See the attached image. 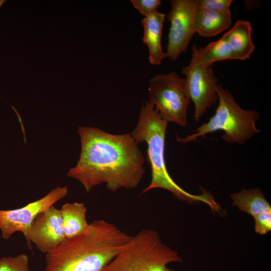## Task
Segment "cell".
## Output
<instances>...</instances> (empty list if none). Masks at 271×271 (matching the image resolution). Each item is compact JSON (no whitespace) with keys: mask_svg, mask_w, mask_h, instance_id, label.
Returning a JSON list of instances; mask_svg holds the SVG:
<instances>
[{"mask_svg":"<svg viewBox=\"0 0 271 271\" xmlns=\"http://www.w3.org/2000/svg\"><path fill=\"white\" fill-rule=\"evenodd\" d=\"M232 0H198L197 10H209L217 11H230Z\"/></svg>","mask_w":271,"mask_h":271,"instance_id":"ac0fdd59","label":"cell"},{"mask_svg":"<svg viewBox=\"0 0 271 271\" xmlns=\"http://www.w3.org/2000/svg\"><path fill=\"white\" fill-rule=\"evenodd\" d=\"M81 150L68 177L78 181L86 192L105 184L115 192L137 187L144 174L145 158L130 133L114 134L96 127L80 126Z\"/></svg>","mask_w":271,"mask_h":271,"instance_id":"6da1fadb","label":"cell"},{"mask_svg":"<svg viewBox=\"0 0 271 271\" xmlns=\"http://www.w3.org/2000/svg\"><path fill=\"white\" fill-rule=\"evenodd\" d=\"M131 237L113 223L94 220L81 234L46 254L44 271H102Z\"/></svg>","mask_w":271,"mask_h":271,"instance_id":"7a4b0ae2","label":"cell"},{"mask_svg":"<svg viewBox=\"0 0 271 271\" xmlns=\"http://www.w3.org/2000/svg\"><path fill=\"white\" fill-rule=\"evenodd\" d=\"M65 239L74 238L84 232L88 226L87 208L83 203L64 204L60 209Z\"/></svg>","mask_w":271,"mask_h":271,"instance_id":"5bb4252c","label":"cell"},{"mask_svg":"<svg viewBox=\"0 0 271 271\" xmlns=\"http://www.w3.org/2000/svg\"><path fill=\"white\" fill-rule=\"evenodd\" d=\"M252 27L249 22L238 20L223 37L228 43L235 59H248L255 49L251 40Z\"/></svg>","mask_w":271,"mask_h":271,"instance_id":"7c38bea8","label":"cell"},{"mask_svg":"<svg viewBox=\"0 0 271 271\" xmlns=\"http://www.w3.org/2000/svg\"><path fill=\"white\" fill-rule=\"evenodd\" d=\"M0 271H31L28 256L26 253H21L15 256L2 257Z\"/></svg>","mask_w":271,"mask_h":271,"instance_id":"e0dca14e","label":"cell"},{"mask_svg":"<svg viewBox=\"0 0 271 271\" xmlns=\"http://www.w3.org/2000/svg\"><path fill=\"white\" fill-rule=\"evenodd\" d=\"M182 261L176 251L163 242L156 230L146 228L132 236L102 271H175L167 265Z\"/></svg>","mask_w":271,"mask_h":271,"instance_id":"5b68a950","label":"cell"},{"mask_svg":"<svg viewBox=\"0 0 271 271\" xmlns=\"http://www.w3.org/2000/svg\"><path fill=\"white\" fill-rule=\"evenodd\" d=\"M184 78L172 71L158 74L150 80L148 95L162 117L167 122L184 127L190 99L185 89Z\"/></svg>","mask_w":271,"mask_h":271,"instance_id":"8992f818","label":"cell"},{"mask_svg":"<svg viewBox=\"0 0 271 271\" xmlns=\"http://www.w3.org/2000/svg\"><path fill=\"white\" fill-rule=\"evenodd\" d=\"M212 66L204 62L199 48L194 45L191 61L182 69V73L185 76L186 94L194 104V119L196 122L218 100L216 91L218 80Z\"/></svg>","mask_w":271,"mask_h":271,"instance_id":"52a82bcc","label":"cell"},{"mask_svg":"<svg viewBox=\"0 0 271 271\" xmlns=\"http://www.w3.org/2000/svg\"><path fill=\"white\" fill-rule=\"evenodd\" d=\"M232 24L230 11L197 10L195 17L196 33L201 37L216 36L228 29Z\"/></svg>","mask_w":271,"mask_h":271,"instance_id":"4fadbf2b","label":"cell"},{"mask_svg":"<svg viewBox=\"0 0 271 271\" xmlns=\"http://www.w3.org/2000/svg\"><path fill=\"white\" fill-rule=\"evenodd\" d=\"M168 123L153 104L147 101L142 107L137 124L130 133L138 144L145 142L147 145V159L151 170V180L142 193L161 188L170 192L181 201L189 203L202 202L212 207L214 199L210 193L204 190L201 195L191 194L180 187L169 175L165 159Z\"/></svg>","mask_w":271,"mask_h":271,"instance_id":"3957f363","label":"cell"},{"mask_svg":"<svg viewBox=\"0 0 271 271\" xmlns=\"http://www.w3.org/2000/svg\"><path fill=\"white\" fill-rule=\"evenodd\" d=\"M199 50L204 62L208 66H212L214 63L218 61L235 59L230 46L223 36L209 43L205 48H199Z\"/></svg>","mask_w":271,"mask_h":271,"instance_id":"2e32d148","label":"cell"},{"mask_svg":"<svg viewBox=\"0 0 271 271\" xmlns=\"http://www.w3.org/2000/svg\"><path fill=\"white\" fill-rule=\"evenodd\" d=\"M232 205L252 217L264 212H271V205L258 188L243 189L230 195Z\"/></svg>","mask_w":271,"mask_h":271,"instance_id":"9a60e30c","label":"cell"},{"mask_svg":"<svg viewBox=\"0 0 271 271\" xmlns=\"http://www.w3.org/2000/svg\"><path fill=\"white\" fill-rule=\"evenodd\" d=\"M165 14L156 11L142 21L144 28L143 41L148 46L149 51L150 63L159 65L166 57V53L163 51L161 38Z\"/></svg>","mask_w":271,"mask_h":271,"instance_id":"8fae6325","label":"cell"},{"mask_svg":"<svg viewBox=\"0 0 271 271\" xmlns=\"http://www.w3.org/2000/svg\"><path fill=\"white\" fill-rule=\"evenodd\" d=\"M6 2L5 0H0V8L3 6V5Z\"/></svg>","mask_w":271,"mask_h":271,"instance_id":"44dd1931","label":"cell"},{"mask_svg":"<svg viewBox=\"0 0 271 271\" xmlns=\"http://www.w3.org/2000/svg\"><path fill=\"white\" fill-rule=\"evenodd\" d=\"M198 0H172L167 16L171 23L168 36L167 57L174 61L187 51L189 44L196 33L195 17Z\"/></svg>","mask_w":271,"mask_h":271,"instance_id":"ba28073f","label":"cell"},{"mask_svg":"<svg viewBox=\"0 0 271 271\" xmlns=\"http://www.w3.org/2000/svg\"><path fill=\"white\" fill-rule=\"evenodd\" d=\"M255 220V231L261 235L271 230V212L262 213L253 217Z\"/></svg>","mask_w":271,"mask_h":271,"instance_id":"ffe728a7","label":"cell"},{"mask_svg":"<svg viewBox=\"0 0 271 271\" xmlns=\"http://www.w3.org/2000/svg\"><path fill=\"white\" fill-rule=\"evenodd\" d=\"M131 2L134 8L145 17L157 11L161 4L160 0H131Z\"/></svg>","mask_w":271,"mask_h":271,"instance_id":"d6986e66","label":"cell"},{"mask_svg":"<svg viewBox=\"0 0 271 271\" xmlns=\"http://www.w3.org/2000/svg\"><path fill=\"white\" fill-rule=\"evenodd\" d=\"M65 239L60 209L52 205L39 213L29 229L27 245L32 243L46 254Z\"/></svg>","mask_w":271,"mask_h":271,"instance_id":"30bf717a","label":"cell"},{"mask_svg":"<svg viewBox=\"0 0 271 271\" xmlns=\"http://www.w3.org/2000/svg\"><path fill=\"white\" fill-rule=\"evenodd\" d=\"M216 91L219 103L215 114L194 133L184 138L177 135L179 142L187 143L196 141L199 137L205 138L208 133L222 130L224 132L222 138L225 141L243 145L260 132L255 125L260 119L259 112L242 108L232 94L221 85H217Z\"/></svg>","mask_w":271,"mask_h":271,"instance_id":"277c9868","label":"cell"},{"mask_svg":"<svg viewBox=\"0 0 271 271\" xmlns=\"http://www.w3.org/2000/svg\"><path fill=\"white\" fill-rule=\"evenodd\" d=\"M67 194V187H57L41 199L24 207L0 210V230L3 238L8 240L14 233L19 231L23 234L27 242L30 227L37 215L65 197Z\"/></svg>","mask_w":271,"mask_h":271,"instance_id":"9c48e42d","label":"cell"}]
</instances>
